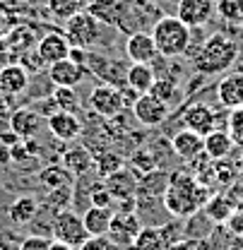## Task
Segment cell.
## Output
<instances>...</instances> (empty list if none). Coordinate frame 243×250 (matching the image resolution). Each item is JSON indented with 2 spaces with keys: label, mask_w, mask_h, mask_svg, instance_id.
Returning a JSON list of instances; mask_svg holds the SVG:
<instances>
[{
  "label": "cell",
  "mask_w": 243,
  "mask_h": 250,
  "mask_svg": "<svg viewBox=\"0 0 243 250\" xmlns=\"http://www.w3.org/2000/svg\"><path fill=\"white\" fill-rule=\"evenodd\" d=\"M140 221L135 214L130 212H123V214H113L111 221V229H109V238L116 243V246H133L135 236L140 233Z\"/></svg>",
  "instance_id": "e0dca14e"
},
{
  "label": "cell",
  "mask_w": 243,
  "mask_h": 250,
  "mask_svg": "<svg viewBox=\"0 0 243 250\" xmlns=\"http://www.w3.org/2000/svg\"><path fill=\"white\" fill-rule=\"evenodd\" d=\"M239 61V43L224 34H212L205 39L195 53L193 65L200 75H224Z\"/></svg>",
  "instance_id": "7a4b0ae2"
},
{
  "label": "cell",
  "mask_w": 243,
  "mask_h": 250,
  "mask_svg": "<svg viewBox=\"0 0 243 250\" xmlns=\"http://www.w3.org/2000/svg\"><path fill=\"white\" fill-rule=\"evenodd\" d=\"M150 34H152L159 56H164V58H178V56H183L190 48V39H193L190 27L183 24L176 15H166V17L156 20V24L152 27Z\"/></svg>",
  "instance_id": "3957f363"
},
{
  "label": "cell",
  "mask_w": 243,
  "mask_h": 250,
  "mask_svg": "<svg viewBox=\"0 0 243 250\" xmlns=\"http://www.w3.org/2000/svg\"><path fill=\"white\" fill-rule=\"evenodd\" d=\"M51 101L56 104L58 111H70L75 113V108H80V99L72 92V87H56L51 94Z\"/></svg>",
  "instance_id": "f1b7e54d"
},
{
  "label": "cell",
  "mask_w": 243,
  "mask_h": 250,
  "mask_svg": "<svg viewBox=\"0 0 243 250\" xmlns=\"http://www.w3.org/2000/svg\"><path fill=\"white\" fill-rule=\"evenodd\" d=\"M29 87V72L22 65H5L0 70V92L17 96Z\"/></svg>",
  "instance_id": "7402d4cb"
},
{
  "label": "cell",
  "mask_w": 243,
  "mask_h": 250,
  "mask_svg": "<svg viewBox=\"0 0 243 250\" xmlns=\"http://www.w3.org/2000/svg\"><path fill=\"white\" fill-rule=\"evenodd\" d=\"M0 2H2V0H0Z\"/></svg>",
  "instance_id": "60d3db41"
},
{
  "label": "cell",
  "mask_w": 243,
  "mask_h": 250,
  "mask_svg": "<svg viewBox=\"0 0 243 250\" xmlns=\"http://www.w3.org/2000/svg\"><path fill=\"white\" fill-rule=\"evenodd\" d=\"M63 34L67 36V41H70L72 48L89 51L91 46L99 41V36H101V27H99V22L91 17L87 10H82V12L72 15L70 20H65Z\"/></svg>",
  "instance_id": "277c9868"
},
{
  "label": "cell",
  "mask_w": 243,
  "mask_h": 250,
  "mask_svg": "<svg viewBox=\"0 0 243 250\" xmlns=\"http://www.w3.org/2000/svg\"><path fill=\"white\" fill-rule=\"evenodd\" d=\"M46 125L51 130V135L61 142H72L82 135V121L77 118V113L70 111H56L46 118Z\"/></svg>",
  "instance_id": "30bf717a"
},
{
  "label": "cell",
  "mask_w": 243,
  "mask_h": 250,
  "mask_svg": "<svg viewBox=\"0 0 243 250\" xmlns=\"http://www.w3.org/2000/svg\"><path fill=\"white\" fill-rule=\"evenodd\" d=\"M67 176H70V173H67L63 166H51V168H44V171L39 173V181L48 188V190H53V188L65 186V183H67Z\"/></svg>",
  "instance_id": "4dcf8cb0"
},
{
  "label": "cell",
  "mask_w": 243,
  "mask_h": 250,
  "mask_svg": "<svg viewBox=\"0 0 243 250\" xmlns=\"http://www.w3.org/2000/svg\"><path fill=\"white\" fill-rule=\"evenodd\" d=\"M183 127L198 132V135H210L214 127H217V113H214L212 106L207 104H193L183 111Z\"/></svg>",
  "instance_id": "7c38bea8"
},
{
  "label": "cell",
  "mask_w": 243,
  "mask_h": 250,
  "mask_svg": "<svg viewBox=\"0 0 243 250\" xmlns=\"http://www.w3.org/2000/svg\"><path fill=\"white\" fill-rule=\"evenodd\" d=\"M214 15L226 24L243 27V0H214Z\"/></svg>",
  "instance_id": "d4e9b609"
},
{
  "label": "cell",
  "mask_w": 243,
  "mask_h": 250,
  "mask_svg": "<svg viewBox=\"0 0 243 250\" xmlns=\"http://www.w3.org/2000/svg\"><path fill=\"white\" fill-rule=\"evenodd\" d=\"M130 108H133V116L142 125H147V127H154V125L164 123L166 116H169V104H164L161 99H156V96L150 92L140 94Z\"/></svg>",
  "instance_id": "52a82bcc"
},
{
  "label": "cell",
  "mask_w": 243,
  "mask_h": 250,
  "mask_svg": "<svg viewBox=\"0 0 243 250\" xmlns=\"http://www.w3.org/2000/svg\"><path fill=\"white\" fill-rule=\"evenodd\" d=\"M85 10L89 12L99 24L118 27V24H123V17L128 12V5L123 0H91Z\"/></svg>",
  "instance_id": "9a60e30c"
},
{
  "label": "cell",
  "mask_w": 243,
  "mask_h": 250,
  "mask_svg": "<svg viewBox=\"0 0 243 250\" xmlns=\"http://www.w3.org/2000/svg\"><path fill=\"white\" fill-rule=\"evenodd\" d=\"M46 10L53 20H70L72 15L85 10V0H46Z\"/></svg>",
  "instance_id": "4316f807"
},
{
  "label": "cell",
  "mask_w": 243,
  "mask_h": 250,
  "mask_svg": "<svg viewBox=\"0 0 243 250\" xmlns=\"http://www.w3.org/2000/svg\"><path fill=\"white\" fill-rule=\"evenodd\" d=\"M111 202H113V195H111V190H106V188H94V192H91V205H96V207H111Z\"/></svg>",
  "instance_id": "d590c367"
},
{
  "label": "cell",
  "mask_w": 243,
  "mask_h": 250,
  "mask_svg": "<svg viewBox=\"0 0 243 250\" xmlns=\"http://www.w3.org/2000/svg\"><path fill=\"white\" fill-rule=\"evenodd\" d=\"M234 209H236V202H234L229 195H217V197H212V200L207 202V214H210V219H214V221H226V219H231Z\"/></svg>",
  "instance_id": "83f0119b"
},
{
  "label": "cell",
  "mask_w": 243,
  "mask_h": 250,
  "mask_svg": "<svg viewBox=\"0 0 243 250\" xmlns=\"http://www.w3.org/2000/svg\"><path fill=\"white\" fill-rule=\"evenodd\" d=\"M48 248H51V241H48L46 236H27V238L20 243L17 250H48Z\"/></svg>",
  "instance_id": "e575fe53"
},
{
  "label": "cell",
  "mask_w": 243,
  "mask_h": 250,
  "mask_svg": "<svg viewBox=\"0 0 243 250\" xmlns=\"http://www.w3.org/2000/svg\"><path fill=\"white\" fill-rule=\"evenodd\" d=\"M133 250H166L164 231L161 229H140V233L133 241Z\"/></svg>",
  "instance_id": "484cf974"
},
{
  "label": "cell",
  "mask_w": 243,
  "mask_h": 250,
  "mask_svg": "<svg viewBox=\"0 0 243 250\" xmlns=\"http://www.w3.org/2000/svg\"><path fill=\"white\" fill-rule=\"evenodd\" d=\"M89 106L94 108V113L104 116V118H113L118 116L123 108L128 106L123 92L116 89L113 84H101V87H94L89 94Z\"/></svg>",
  "instance_id": "8992f818"
},
{
  "label": "cell",
  "mask_w": 243,
  "mask_h": 250,
  "mask_svg": "<svg viewBox=\"0 0 243 250\" xmlns=\"http://www.w3.org/2000/svg\"><path fill=\"white\" fill-rule=\"evenodd\" d=\"M176 17L190 29L205 27L214 17V0H178Z\"/></svg>",
  "instance_id": "ba28073f"
},
{
  "label": "cell",
  "mask_w": 243,
  "mask_h": 250,
  "mask_svg": "<svg viewBox=\"0 0 243 250\" xmlns=\"http://www.w3.org/2000/svg\"><path fill=\"white\" fill-rule=\"evenodd\" d=\"M234 140L224 127H214L210 135H205V156H210L212 161H224L234 152Z\"/></svg>",
  "instance_id": "d6986e66"
},
{
  "label": "cell",
  "mask_w": 243,
  "mask_h": 250,
  "mask_svg": "<svg viewBox=\"0 0 243 250\" xmlns=\"http://www.w3.org/2000/svg\"><path fill=\"white\" fill-rule=\"evenodd\" d=\"M31 2H46V0H31Z\"/></svg>",
  "instance_id": "f35d334b"
},
{
  "label": "cell",
  "mask_w": 243,
  "mask_h": 250,
  "mask_svg": "<svg viewBox=\"0 0 243 250\" xmlns=\"http://www.w3.org/2000/svg\"><path fill=\"white\" fill-rule=\"evenodd\" d=\"M171 149L176 152V156H181L183 161H195L205 154V137L183 127L171 137Z\"/></svg>",
  "instance_id": "5bb4252c"
},
{
  "label": "cell",
  "mask_w": 243,
  "mask_h": 250,
  "mask_svg": "<svg viewBox=\"0 0 243 250\" xmlns=\"http://www.w3.org/2000/svg\"><path fill=\"white\" fill-rule=\"evenodd\" d=\"M70 48L72 46H70V41L63 31H51V34H46V36H41L36 41V53L46 65L65 61L70 56Z\"/></svg>",
  "instance_id": "9c48e42d"
},
{
  "label": "cell",
  "mask_w": 243,
  "mask_h": 250,
  "mask_svg": "<svg viewBox=\"0 0 243 250\" xmlns=\"http://www.w3.org/2000/svg\"><path fill=\"white\" fill-rule=\"evenodd\" d=\"M226 132L231 135L234 145L243 147V108H234V111H231L229 123H226Z\"/></svg>",
  "instance_id": "1f68e13d"
},
{
  "label": "cell",
  "mask_w": 243,
  "mask_h": 250,
  "mask_svg": "<svg viewBox=\"0 0 243 250\" xmlns=\"http://www.w3.org/2000/svg\"><path fill=\"white\" fill-rule=\"evenodd\" d=\"M48 250H77V248H72L67 243H61V241H51V248Z\"/></svg>",
  "instance_id": "74e56055"
},
{
  "label": "cell",
  "mask_w": 243,
  "mask_h": 250,
  "mask_svg": "<svg viewBox=\"0 0 243 250\" xmlns=\"http://www.w3.org/2000/svg\"><path fill=\"white\" fill-rule=\"evenodd\" d=\"M150 94H154L156 99H161L164 104H171V101L176 99V94H178V84H176V80H171V77H156Z\"/></svg>",
  "instance_id": "f546056e"
},
{
  "label": "cell",
  "mask_w": 243,
  "mask_h": 250,
  "mask_svg": "<svg viewBox=\"0 0 243 250\" xmlns=\"http://www.w3.org/2000/svg\"><path fill=\"white\" fill-rule=\"evenodd\" d=\"M154 80H156V75H154V70L150 65L130 62V67L125 70V84H128V89H133L137 96L150 92L152 84H154Z\"/></svg>",
  "instance_id": "603a6c76"
},
{
  "label": "cell",
  "mask_w": 243,
  "mask_h": 250,
  "mask_svg": "<svg viewBox=\"0 0 243 250\" xmlns=\"http://www.w3.org/2000/svg\"><path fill=\"white\" fill-rule=\"evenodd\" d=\"M85 75H87L85 65L70 61V58L48 65V80H51L56 87H75V84H80V82L85 80Z\"/></svg>",
  "instance_id": "2e32d148"
},
{
  "label": "cell",
  "mask_w": 243,
  "mask_h": 250,
  "mask_svg": "<svg viewBox=\"0 0 243 250\" xmlns=\"http://www.w3.org/2000/svg\"><path fill=\"white\" fill-rule=\"evenodd\" d=\"M7 111H10V96L0 92V116H7Z\"/></svg>",
  "instance_id": "8d00e7d4"
},
{
  "label": "cell",
  "mask_w": 243,
  "mask_h": 250,
  "mask_svg": "<svg viewBox=\"0 0 243 250\" xmlns=\"http://www.w3.org/2000/svg\"><path fill=\"white\" fill-rule=\"evenodd\" d=\"M125 56L130 62H142V65H150V62L159 56L156 46H154L152 34L147 31H133L125 41Z\"/></svg>",
  "instance_id": "4fadbf2b"
},
{
  "label": "cell",
  "mask_w": 243,
  "mask_h": 250,
  "mask_svg": "<svg viewBox=\"0 0 243 250\" xmlns=\"http://www.w3.org/2000/svg\"><path fill=\"white\" fill-rule=\"evenodd\" d=\"M217 99L224 108H243V70L229 72L217 84Z\"/></svg>",
  "instance_id": "8fae6325"
},
{
  "label": "cell",
  "mask_w": 243,
  "mask_h": 250,
  "mask_svg": "<svg viewBox=\"0 0 243 250\" xmlns=\"http://www.w3.org/2000/svg\"><path fill=\"white\" fill-rule=\"evenodd\" d=\"M51 231H53V241L67 243V246H72V248H80V246L89 238L82 217H77L72 209L56 212V219H53V224H51Z\"/></svg>",
  "instance_id": "5b68a950"
},
{
  "label": "cell",
  "mask_w": 243,
  "mask_h": 250,
  "mask_svg": "<svg viewBox=\"0 0 243 250\" xmlns=\"http://www.w3.org/2000/svg\"><path fill=\"white\" fill-rule=\"evenodd\" d=\"M39 217V200L34 195H20L7 209V219L15 226H29L34 219Z\"/></svg>",
  "instance_id": "44dd1931"
},
{
  "label": "cell",
  "mask_w": 243,
  "mask_h": 250,
  "mask_svg": "<svg viewBox=\"0 0 243 250\" xmlns=\"http://www.w3.org/2000/svg\"><path fill=\"white\" fill-rule=\"evenodd\" d=\"M96 166H99V171L104 173V176H111V173H116L118 168L123 166V161L118 159L116 154H101L96 161H94Z\"/></svg>",
  "instance_id": "836d02e7"
},
{
  "label": "cell",
  "mask_w": 243,
  "mask_h": 250,
  "mask_svg": "<svg viewBox=\"0 0 243 250\" xmlns=\"http://www.w3.org/2000/svg\"><path fill=\"white\" fill-rule=\"evenodd\" d=\"M205 205V188L200 181L185 171H178L169 178V186L164 190V207L174 217H190Z\"/></svg>",
  "instance_id": "6da1fadb"
},
{
  "label": "cell",
  "mask_w": 243,
  "mask_h": 250,
  "mask_svg": "<svg viewBox=\"0 0 243 250\" xmlns=\"http://www.w3.org/2000/svg\"><path fill=\"white\" fill-rule=\"evenodd\" d=\"M10 130L20 137V140H31L36 132H39V127H41V118H39V113L36 111H31V108H15L12 113H10Z\"/></svg>",
  "instance_id": "ac0fdd59"
},
{
  "label": "cell",
  "mask_w": 243,
  "mask_h": 250,
  "mask_svg": "<svg viewBox=\"0 0 243 250\" xmlns=\"http://www.w3.org/2000/svg\"><path fill=\"white\" fill-rule=\"evenodd\" d=\"M241 164H243V156H241Z\"/></svg>",
  "instance_id": "ab89813d"
},
{
  "label": "cell",
  "mask_w": 243,
  "mask_h": 250,
  "mask_svg": "<svg viewBox=\"0 0 243 250\" xmlns=\"http://www.w3.org/2000/svg\"><path fill=\"white\" fill-rule=\"evenodd\" d=\"M63 168L70 173V176H85L94 168V156L89 154L87 147L82 145H75V147H67L65 154H63Z\"/></svg>",
  "instance_id": "ffe728a7"
},
{
  "label": "cell",
  "mask_w": 243,
  "mask_h": 250,
  "mask_svg": "<svg viewBox=\"0 0 243 250\" xmlns=\"http://www.w3.org/2000/svg\"><path fill=\"white\" fill-rule=\"evenodd\" d=\"M82 221H85V229H87L89 236H109V229H111V221H113V209L91 205L82 214Z\"/></svg>",
  "instance_id": "cb8c5ba5"
},
{
  "label": "cell",
  "mask_w": 243,
  "mask_h": 250,
  "mask_svg": "<svg viewBox=\"0 0 243 250\" xmlns=\"http://www.w3.org/2000/svg\"><path fill=\"white\" fill-rule=\"evenodd\" d=\"M77 250H121V246H116L109 236H89Z\"/></svg>",
  "instance_id": "d6a6232c"
}]
</instances>
